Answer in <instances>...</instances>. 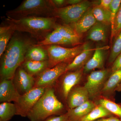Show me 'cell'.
<instances>
[{
    "mask_svg": "<svg viewBox=\"0 0 121 121\" xmlns=\"http://www.w3.org/2000/svg\"><path fill=\"white\" fill-rule=\"evenodd\" d=\"M33 45L31 41L21 36L15 35L12 37L1 61L0 80L13 79L16 71L25 61L28 50Z\"/></svg>",
    "mask_w": 121,
    "mask_h": 121,
    "instance_id": "obj_1",
    "label": "cell"
},
{
    "mask_svg": "<svg viewBox=\"0 0 121 121\" xmlns=\"http://www.w3.org/2000/svg\"><path fill=\"white\" fill-rule=\"evenodd\" d=\"M64 109L63 104L56 95L54 87H49L45 89L27 117L30 121H43L51 116L64 114Z\"/></svg>",
    "mask_w": 121,
    "mask_h": 121,
    "instance_id": "obj_2",
    "label": "cell"
},
{
    "mask_svg": "<svg viewBox=\"0 0 121 121\" xmlns=\"http://www.w3.org/2000/svg\"><path fill=\"white\" fill-rule=\"evenodd\" d=\"M6 20L16 31L29 33L34 35L46 33L54 29L55 17L29 16L14 18L7 16Z\"/></svg>",
    "mask_w": 121,
    "mask_h": 121,
    "instance_id": "obj_3",
    "label": "cell"
},
{
    "mask_svg": "<svg viewBox=\"0 0 121 121\" xmlns=\"http://www.w3.org/2000/svg\"><path fill=\"white\" fill-rule=\"evenodd\" d=\"M55 9L50 0H25L16 8L8 12L7 16L17 19L36 15H53Z\"/></svg>",
    "mask_w": 121,
    "mask_h": 121,
    "instance_id": "obj_4",
    "label": "cell"
},
{
    "mask_svg": "<svg viewBox=\"0 0 121 121\" xmlns=\"http://www.w3.org/2000/svg\"><path fill=\"white\" fill-rule=\"evenodd\" d=\"M83 48V44L73 48L63 47L58 45H48L46 50L48 56L49 68L75 58L82 51Z\"/></svg>",
    "mask_w": 121,
    "mask_h": 121,
    "instance_id": "obj_5",
    "label": "cell"
},
{
    "mask_svg": "<svg viewBox=\"0 0 121 121\" xmlns=\"http://www.w3.org/2000/svg\"><path fill=\"white\" fill-rule=\"evenodd\" d=\"M91 3L87 0L74 5H68L59 9H55L53 15L63 21L67 25L74 23L91 8Z\"/></svg>",
    "mask_w": 121,
    "mask_h": 121,
    "instance_id": "obj_6",
    "label": "cell"
},
{
    "mask_svg": "<svg viewBox=\"0 0 121 121\" xmlns=\"http://www.w3.org/2000/svg\"><path fill=\"white\" fill-rule=\"evenodd\" d=\"M68 64L62 63L51 68H48L35 77L34 87L47 88L54 87L60 76L66 72Z\"/></svg>",
    "mask_w": 121,
    "mask_h": 121,
    "instance_id": "obj_7",
    "label": "cell"
},
{
    "mask_svg": "<svg viewBox=\"0 0 121 121\" xmlns=\"http://www.w3.org/2000/svg\"><path fill=\"white\" fill-rule=\"evenodd\" d=\"M42 87H34L29 92L21 95L16 102L14 103L17 109L16 115L27 117L29 113L45 92Z\"/></svg>",
    "mask_w": 121,
    "mask_h": 121,
    "instance_id": "obj_8",
    "label": "cell"
},
{
    "mask_svg": "<svg viewBox=\"0 0 121 121\" xmlns=\"http://www.w3.org/2000/svg\"><path fill=\"white\" fill-rule=\"evenodd\" d=\"M83 73V68L74 71L65 72L61 76V80L59 82H56L55 84V93H59L63 99L66 101L69 93L80 82Z\"/></svg>",
    "mask_w": 121,
    "mask_h": 121,
    "instance_id": "obj_9",
    "label": "cell"
},
{
    "mask_svg": "<svg viewBox=\"0 0 121 121\" xmlns=\"http://www.w3.org/2000/svg\"><path fill=\"white\" fill-rule=\"evenodd\" d=\"M107 69L92 72L88 76L84 86L89 93L90 98H94L101 92L109 74Z\"/></svg>",
    "mask_w": 121,
    "mask_h": 121,
    "instance_id": "obj_10",
    "label": "cell"
},
{
    "mask_svg": "<svg viewBox=\"0 0 121 121\" xmlns=\"http://www.w3.org/2000/svg\"><path fill=\"white\" fill-rule=\"evenodd\" d=\"M12 80L15 88L20 95L29 92L34 88L35 78L19 67L16 71Z\"/></svg>",
    "mask_w": 121,
    "mask_h": 121,
    "instance_id": "obj_11",
    "label": "cell"
},
{
    "mask_svg": "<svg viewBox=\"0 0 121 121\" xmlns=\"http://www.w3.org/2000/svg\"><path fill=\"white\" fill-rule=\"evenodd\" d=\"M83 44L84 48L82 51L76 56L71 62L68 64L66 72L83 68L93 56L95 48H92L89 43H86Z\"/></svg>",
    "mask_w": 121,
    "mask_h": 121,
    "instance_id": "obj_12",
    "label": "cell"
},
{
    "mask_svg": "<svg viewBox=\"0 0 121 121\" xmlns=\"http://www.w3.org/2000/svg\"><path fill=\"white\" fill-rule=\"evenodd\" d=\"M88 91L84 86H75L70 91L66 102L69 109H74L89 101Z\"/></svg>",
    "mask_w": 121,
    "mask_h": 121,
    "instance_id": "obj_13",
    "label": "cell"
},
{
    "mask_svg": "<svg viewBox=\"0 0 121 121\" xmlns=\"http://www.w3.org/2000/svg\"><path fill=\"white\" fill-rule=\"evenodd\" d=\"M20 95L16 89L12 79H2L0 82V102H16Z\"/></svg>",
    "mask_w": 121,
    "mask_h": 121,
    "instance_id": "obj_14",
    "label": "cell"
},
{
    "mask_svg": "<svg viewBox=\"0 0 121 121\" xmlns=\"http://www.w3.org/2000/svg\"><path fill=\"white\" fill-rule=\"evenodd\" d=\"M97 22L93 15L92 8H90L77 22L70 25L81 36L83 33L89 31Z\"/></svg>",
    "mask_w": 121,
    "mask_h": 121,
    "instance_id": "obj_15",
    "label": "cell"
},
{
    "mask_svg": "<svg viewBox=\"0 0 121 121\" xmlns=\"http://www.w3.org/2000/svg\"><path fill=\"white\" fill-rule=\"evenodd\" d=\"M108 46H98L95 48L93 56L83 68V73H86L95 69H103L104 67L105 51Z\"/></svg>",
    "mask_w": 121,
    "mask_h": 121,
    "instance_id": "obj_16",
    "label": "cell"
},
{
    "mask_svg": "<svg viewBox=\"0 0 121 121\" xmlns=\"http://www.w3.org/2000/svg\"><path fill=\"white\" fill-rule=\"evenodd\" d=\"M108 26L97 22L89 30L87 39L93 41L105 42L107 39Z\"/></svg>",
    "mask_w": 121,
    "mask_h": 121,
    "instance_id": "obj_17",
    "label": "cell"
},
{
    "mask_svg": "<svg viewBox=\"0 0 121 121\" xmlns=\"http://www.w3.org/2000/svg\"><path fill=\"white\" fill-rule=\"evenodd\" d=\"M95 106L93 102L89 100L76 108L68 109L67 112L71 121H78L90 113Z\"/></svg>",
    "mask_w": 121,
    "mask_h": 121,
    "instance_id": "obj_18",
    "label": "cell"
},
{
    "mask_svg": "<svg viewBox=\"0 0 121 121\" xmlns=\"http://www.w3.org/2000/svg\"><path fill=\"white\" fill-rule=\"evenodd\" d=\"M54 29H55L60 35L70 43L72 45L75 46L80 44V37L73 29L68 25H56Z\"/></svg>",
    "mask_w": 121,
    "mask_h": 121,
    "instance_id": "obj_19",
    "label": "cell"
},
{
    "mask_svg": "<svg viewBox=\"0 0 121 121\" xmlns=\"http://www.w3.org/2000/svg\"><path fill=\"white\" fill-rule=\"evenodd\" d=\"M21 66L27 73L35 77L45 69L49 68V64L48 60L35 61L26 60L24 61Z\"/></svg>",
    "mask_w": 121,
    "mask_h": 121,
    "instance_id": "obj_20",
    "label": "cell"
},
{
    "mask_svg": "<svg viewBox=\"0 0 121 121\" xmlns=\"http://www.w3.org/2000/svg\"><path fill=\"white\" fill-rule=\"evenodd\" d=\"M70 45L71 44L68 40L65 39L57 30H54L48 34L44 39L41 41L38 42L37 46L42 47L44 45Z\"/></svg>",
    "mask_w": 121,
    "mask_h": 121,
    "instance_id": "obj_21",
    "label": "cell"
},
{
    "mask_svg": "<svg viewBox=\"0 0 121 121\" xmlns=\"http://www.w3.org/2000/svg\"><path fill=\"white\" fill-rule=\"evenodd\" d=\"M42 47L33 45L28 50L25 60L35 61H45L48 60L47 50Z\"/></svg>",
    "mask_w": 121,
    "mask_h": 121,
    "instance_id": "obj_22",
    "label": "cell"
},
{
    "mask_svg": "<svg viewBox=\"0 0 121 121\" xmlns=\"http://www.w3.org/2000/svg\"><path fill=\"white\" fill-rule=\"evenodd\" d=\"M16 31L12 26H1L0 27V56L1 57L6 50L7 45Z\"/></svg>",
    "mask_w": 121,
    "mask_h": 121,
    "instance_id": "obj_23",
    "label": "cell"
},
{
    "mask_svg": "<svg viewBox=\"0 0 121 121\" xmlns=\"http://www.w3.org/2000/svg\"><path fill=\"white\" fill-rule=\"evenodd\" d=\"M121 83V69L112 72L106 80L101 92L108 94L115 90L117 87Z\"/></svg>",
    "mask_w": 121,
    "mask_h": 121,
    "instance_id": "obj_24",
    "label": "cell"
},
{
    "mask_svg": "<svg viewBox=\"0 0 121 121\" xmlns=\"http://www.w3.org/2000/svg\"><path fill=\"white\" fill-rule=\"evenodd\" d=\"M112 114L100 105L96 106L91 111L78 121H95L110 116Z\"/></svg>",
    "mask_w": 121,
    "mask_h": 121,
    "instance_id": "obj_25",
    "label": "cell"
},
{
    "mask_svg": "<svg viewBox=\"0 0 121 121\" xmlns=\"http://www.w3.org/2000/svg\"><path fill=\"white\" fill-rule=\"evenodd\" d=\"M17 109L15 104L11 102L1 103L0 104V121H9L16 115Z\"/></svg>",
    "mask_w": 121,
    "mask_h": 121,
    "instance_id": "obj_26",
    "label": "cell"
},
{
    "mask_svg": "<svg viewBox=\"0 0 121 121\" xmlns=\"http://www.w3.org/2000/svg\"><path fill=\"white\" fill-rule=\"evenodd\" d=\"M94 16L97 22L106 25H111V12L101 7L99 5L92 8Z\"/></svg>",
    "mask_w": 121,
    "mask_h": 121,
    "instance_id": "obj_27",
    "label": "cell"
},
{
    "mask_svg": "<svg viewBox=\"0 0 121 121\" xmlns=\"http://www.w3.org/2000/svg\"><path fill=\"white\" fill-rule=\"evenodd\" d=\"M99 104L111 114H114L121 119V107L119 105L110 100L104 99H99Z\"/></svg>",
    "mask_w": 121,
    "mask_h": 121,
    "instance_id": "obj_28",
    "label": "cell"
},
{
    "mask_svg": "<svg viewBox=\"0 0 121 121\" xmlns=\"http://www.w3.org/2000/svg\"><path fill=\"white\" fill-rule=\"evenodd\" d=\"M121 53V31L117 37L114 39L109 56V62H113Z\"/></svg>",
    "mask_w": 121,
    "mask_h": 121,
    "instance_id": "obj_29",
    "label": "cell"
},
{
    "mask_svg": "<svg viewBox=\"0 0 121 121\" xmlns=\"http://www.w3.org/2000/svg\"><path fill=\"white\" fill-rule=\"evenodd\" d=\"M121 4V0H112L110 8L111 12V40L113 39V33L115 20L117 13L118 11Z\"/></svg>",
    "mask_w": 121,
    "mask_h": 121,
    "instance_id": "obj_30",
    "label": "cell"
},
{
    "mask_svg": "<svg viewBox=\"0 0 121 121\" xmlns=\"http://www.w3.org/2000/svg\"><path fill=\"white\" fill-rule=\"evenodd\" d=\"M121 31V4L117 13L114 24L113 39H115Z\"/></svg>",
    "mask_w": 121,
    "mask_h": 121,
    "instance_id": "obj_31",
    "label": "cell"
},
{
    "mask_svg": "<svg viewBox=\"0 0 121 121\" xmlns=\"http://www.w3.org/2000/svg\"><path fill=\"white\" fill-rule=\"evenodd\" d=\"M41 121H71L67 112L64 114L59 115L51 116Z\"/></svg>",
    "mask_w": 121,
    "mask_h": 121,
    "instance_id": "obj_32",
    "label": "cell"
},
{
    "mask_svg": "<svg viewBox=\"0 0 121 121\" xmlns=\"http://www.w3.org/2000/svg\"><path fill=\"white\" fill-rule=\"evenodd\" d=\"M111 69L112 72L121 69V53L113 62Z\"/></svg>",
    "mask_w": 121,
    "mask_h": 121,
    "instance_id": "obj_33",
    "label": "cell"
},
{
    "mask_svg": "<svg viewBox=\"0 0 121 121\" xmlns=\"http://www.w3.org/2000/svg\"><path fill=\"white\" fill-rule=\"evenodd\" d=\"M54 8L55 9H59L62 8L64 5L66 4V0H50Z\"/></svg>",
    "mask_w": 121,
    "mask_h": 121,
    "instance_id": "obj_34",
    "label": "cell"
},
{
    "mask_svg": "<svg viewBox=\"0 0 121 121\" xmlns=\"http://www.w3.org/2000/svg\"><path fill=\"white\" fill-rule=\"evenodd\" d=\"M112 0H101L99 5L106 10L110 11L111 5Z\"/></svg>",
    "mask_w": 121,
    "mask_h": 121,
    "instance_id": "obj_35",
    "label": "cell"
},
{
    "mask_svg": "<svg viewBox=\"0 0 121 121\" xmlns=\"http://www.w3.org/2000/svg\"><path fill=\"white\" fill-rule=\"evenodd\" d=\"M95 121H121V119L117 117H111L102 118Z\"/></svg>",
    "mask_w": 121,
    "mask_h": 121,
    "instance_id": "obj_36",
    "label": "cell"
},
{
    "mask_svg": "<svg viewBox=\"0 0 121 121\" xmlns=\"http://www.w3.org/2000/svg\"><path fill=\"white\" fill-rule=\"evenodd\" d=\"M82 1V0H66V4L69 5H74L78 4Z\"/></svg>",
    "mask_w": 121,
    "mask_h": 121,
    "instance_id": "obj_37",
    "label": "cell"
},
{
    "mask_svg": "<svg viewBox=\"0 0 121 121\" xmlns=\"http://www.w3.org/2000/svg\"><path fill=\"white\" fill-rule=\"evenodd\" d=\"M115 90L118 91H121V83L119 84L118 86L117 87Z\"/></svg>",
    "mask_w": 121,
    "mask_h": 121,
    "instance_id": "obj_38",
    "label": "cell"
},
{
    "mask_svg": "<svg viewBox=\"0 0 121 121\" xmlns=\"http://www.w3.org/2000/svg\"></svg>",
    "mask_w": 121,
    "mask_h": 121,
    "instance_id": "obj_39",
    "label": "cell"
}]
</instances>
